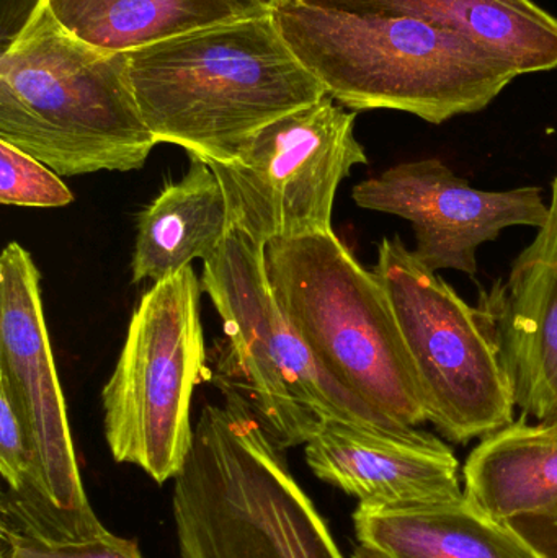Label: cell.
Returning <instances> with one entry per match:
<instances>
[{
  "mask_svg": "<svg viewBox=\"0 0 557 558\" xmlns=\"http://www.w3.org/2000/svg\"><path fill=\"white\" fill-rule=\"evenodd\" d=\"M128 58L137 107L157 143L208 163L229 162L258 130L327 95L274 15L206 26Z\"/></svg>",
  "mask_w": 557,
  "mask_h": 558,
  "instance_id": "6da1fadb",
  "label": "cell"
},
{
  "mask_svg": "<svg viewBox=\"0 0 557 558\" xmlns=\"http://www.w3.org/2000/svg\"><path fill=\"white\" fill-rule=\"evenodd\" d=\"M274 19L301 64L353 111L441 124L483 111L520 77L484 46L405 16L291 0Z\"/></svg>",
  "mask_w": 557,
  "mask_h": 558,
  "instance_id": "7a4b0ae2",
  "label": "cell"
},
{
  "mask_svg": "<svg viewBox=\"0 0 557 558\" xmlns=\"http://www.w3.org/2000/svg\"><path fill=\"white\" fill-rule=\"evenodd\" d=\"M193 428L172 511L180 558H346L241 393L218 384Z\"/></svg>",
  "mask_w": 557,
  "mask_h": 558,
  "instance_id": "3957f363",
  "label": "cell"
},
{
  "mask_svg": "<svg viewBox=\"0 0 557 558\" xmlns=\"http://www.w3.org/2000/svg\"><path fill=\"white\" fill-rule=\"evenodd\" d=\"M0 141L59 177L131 172L159 144L137 107L128 52L77 38L45 5L0 51Z\"/></svg>",
  "mask_w": 557,
  "mask_h": 558,
  "instance_id": "277c9868",
  "label": "cell"
},
{
  "mask_svg": "<svg viewBox=\"0 0 557 558\" xmlns=\"http://www.w3.org/2000/svg\"><path fill=\"white\" fill-rule=\"evenodd\" d=\"M265 260L281 312L334 379L395 432L427 422L388 295L334 231L274 241Z\"/></svg>",
  "mask_w": 557,
  "mask_h": 558,
  "instance_id": "5b68a950",
  "label": "cell"
},
{
  "mask_svg": "<svg viewBox=\"0 0 557 558\" xmlns=\"http://www.w3.org/2000/svg\"><path fill=\"white\" fill-rule=\"evenodd\" d=\"M265 248L231 225L203 262V292L228 338L219 384L241 393L281 449L306 445L329 420L395 432L320 366L291 327L275 299Z\"/></svg>",
  "mask_w": 557,
  "mask_h": 558,
  "instance_id": "8992f818",
  "label": "cell"
},
{
  "mask_svg": "<svg viewBox=\"0 0 557 558\" xmlns=\"http://www.w3.org/2000/svg\"><path fill=\"white\" fill-rule=\"evenodd\" d=\"M373 274L395 312L427 422L460 445L516 422L512 383L487 312L471 307L398 235L378 245Z\"/></svg>",
  "mask_w": 557,
  "mask_h": 558,
  "instance_id": "52a82bcc",
  "label": "cell"
},
{
  "mask_svg": "<svg viewBox=\"0 0 557 558\" xmlns=\"http://www.w3.org/2000/svg\"><path fill=\"white\" fill-rule=\"evenodd\" d=\"M202 292L192 267L154 282L131 315L101 390L111 456L143 469L157 484L179 475L192 446L190 407L206 371Z\"/></svg>",
  "mask_w": 557,
  "mask_h": 558,
  "instance_id": "ba28073f",
  "label": "cell"
},
{
  "mask_svg": "<svg viewBox=\"0 0 557 558\" xmlns=\"http://www.w3.org/2000/svg\"><path fill=\"white\" fill-rule=\"evenodd\" d=\"M355 120L356 111L327 94L258 130L229 162L209 163L225 190L231 225L265 247L332 231L340 183L353 167L368 163Z\"/></svg>",
  "mask_w": 557,
  "mask_h": 558,
  "instance_id": "9c48e42d",
  "label": "cell"
},
{
  "mask_svg": "<svg viewBox=\"0 0 557 558\" xmlns=\"http://www.w3.org/2000/svg\"><path fill=\"white\" fill-rule=\"evenodd\" d=\"M0 389L32 442L35 477L19 492L62 517H92L69 426L32 255L10 242L0 257Z\"/></svg>",
  "mask_w": 557,
  "mask_h": 558,
  "instance_id": "30bf717a",
  "label": "cell"
},
{
  "mask_svg": "<svg viewBox=\"0 0 557 558\" xmlns=\"http://www.w3.org/2000/svg\"><path fill=\"white\" fill-rule=\"evenodd\" d=\"M353 202L370 211L398 216L414 228V254L431 270L474 277L477 251L516 226L540 229L548 205L538 186L484 192L438 159L399 163L359 183Z\"/></svg>",
  "mask_w": 557,
  "mask_h": 558,
  "instance_id": "8fae6325",
  "label": "cell"
},
{
  "mask_svg": "<svg viewBox=\"0 0 557 558\" xmlns=\"http://www.w3.org/2000/svg\"><path fill=\"white\" fill-rule=\"evenodd\" d=\"M304 446L314 475L362 507H419L464 495L453 449L432 433L385 432L329 420Z\"/></svg>",
  "mask_w": 557,
  "mask_h": 558,
  "instance_id": "7c38bea8",
  "label": "cell"
},
{
  "mask_svg": "<svg viewBox=\"0 0 557 558\" xmlns=\"http://www.w3.org/2000/svg\"><path fill=\"white\" fill-rule=\"evenodd\" d=\"M481 307L496 331L517 407L536 423L557 425V175L535 241Z\"/></svg>",
  "mask_w": 557,
  "mask_h": 558,
  "instance_id": "4fadbf2b",
  "label": "cell"
},
{
  "mask_svg": "<svg viewBox=\"0 0 557 558\" xmlns=\"http://www.w3.org/2000/svg\"><path fill=\"white\" fill-rule=\"evenodd\" d=\"M353 523L359 543L386 558H542L467 495L419 507L359 505Z\"/></svg>",
  "mask_w": 557,
  "mask_h": 558,
  "instance_id": "5bb4252c",
  "label": "cell"
},
{
  "mask_svg": "<svg viewBox=\"0 0 557 558\" xmlns=\"http://www.w3.org/2000/svg\"><path fill=\"white\" fill-rule=\"evenodd\" d=\"M231 226L228 199L213 167L190 157L189 172L169 183L137 216L133 282L173 277L211 257Z\"/></svg>",
  "mask_w": 557,
  "mask_h": 558,
  "instance_id": "9a60e30c",
  "label": "cell"
},
{
  "mask_svg": "<svg viewBox=\"0 0 557 558\" xmlns=\"http://www.w3.org/2000/svg\"><path fill=\"white\" fill-rule=\"evenodd\" d=\"M376 10L463 36L520 75L557 68V19L533 0H310Z\"/></svg>",
  "mask_w": 557,
  "mask_h": 558,
  "instance_id": "2e32d148",
  "label": "cell"
},
{
  "mask_svg": "<svg viewBox=\"0 0 557 558\" xmlns=\"http://www.w3.org/2000/svg\"><path fill=\"white\" fill-rule=\"evenodd\" d=\"M464 495L500 521L557 505V425L510 423L486 436L464 465Z\"/></svg>",
  "mask_w": 557,
  "mask_h": 558,
  "instance_id": "e0dca14e",
  "label": "cell"
},
{
  "mask_svg": "<svg viewBox=\"0 0 557 558\" xmlns=\"http://www.w3.org/2000/svg\"><path fill=\"white\" fill-rule=\"evenodd\" d=\"M45 7L72 35L120 52L257 16L235 0H45Z\"/></svg>",
  "mask_w": 557,
  "mask_h": 558,
  "instance_id": "ac0fdd59",
  "label": "cell"
},
{
  "mask_svg": "<svg viewBox=\"0 0 557 558\" xmlns=\"http://www.w3.org/2000/svg\"><path fill=\"white\" fill-rule=\"evenodd\" d=\"M0 511V558H144L136 541L105 526L72 530L71 521L10 488Z\"/></svg>",
  "mask_w": 557,
  "mask_h": 558,
  "instance_id": "d6986e66",
  "label": "cell"
},
{
  "mask_svg": "<svg viewBox=\"0 0 557 558\" xmlns=\"http://www.w3.org/2000/svg\"><path fill=\"white\" fill-rule=\"evenodd\" d=\"M74 195L61 177L35 157L0 141V203L23 208H62Z\"/></svg>",
  "mask_w": 557,
  "mask_h": 558,
  "instance_id": "ffe728a7",
  "label": "cell"
},
{
  "mask_svg": "<svg viewBox=\"0 0 557 558\" xmlns=\"http://www.w3.org/2000/svg\"><path fill=\"white\" fill-rule=\"evenodd\" d=\"M0 472L13 492L29 490L35 477L32 442L15 403L0 389Z\"/></svg>",
  "mask_w": 557,
  "mask_h": 558,
  "instance_id": "44dd1931",
  "label": "cell"
},
{
  "mask_svg": "<svg viewBox=\"0 0 557 558\" xmlns=\"http://www.w3.org/2000/svg\"><path fill=\"white\" fill-rule=\"evenodd\" d=\"M510 526L542 558H557V505L549 510L509 521Z\"/></svg>",
  "mask_w": 557,
  "mask_h": 558,
  "instance_id": "7402d4cb",
  "label": "cell"
},
{
  "mask_svg": "<svg viewBox=\"0 0 557 558\" xmlns=\"http://www.w3.org/2000/svg\"><path fill=\"white\" fill-rule=\"evenodd\" d=\"M43 5L45 0H0V51L25 32Z\"/></svg>",
  "mask_w": 557,
  "mask_h": 558,
  "instance_id": "603a6c76",
  "label": "cell"
},
{
  "mask_svg": "<svg viewBox=\"0 0 557 558\" xmlns=\"http://www.w3.org/2000/svg\"><path fill=\"white\" fill-rule=\"evenodd\" d=\"M254 15H275L278 10L284 9L291 0H235Z\"/></svg>",
  "mask_w": 557,
  "mask_h": 558,
  "instance_id": "cb8c5ba5",
  "label": "cell"
},
{
  "mask_svg": "<svg viewBox=\"0 0 557 558\" xmlns=\"http://www.w3.org/2000/svg\"><path fill=\"white\" fill-rule=\"evenodd\" d=\"M352 558H386L385 556H382V554L376 553V550L370 549V547L362 546L360 544L359 547H356L355 553H353Z\"/></svg>",
  "mask_w": 557,
  "mask_h": 558,
  "instance_id": "d4e9b609",
  "label": "cell"
}]
</instances>
